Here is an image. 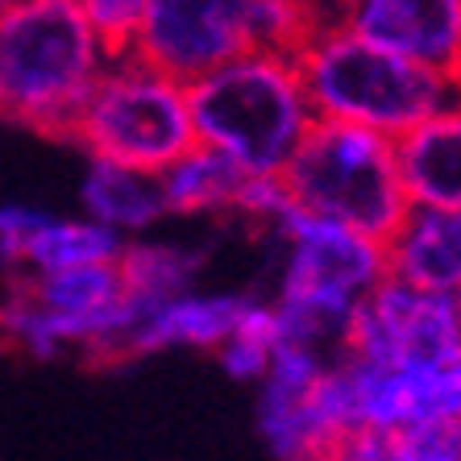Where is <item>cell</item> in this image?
Segmentation results:
<instances>
[{"instance_id":"ac0fdd59","label":"cell","mask_w":461,"mask_h":461,"mask_svg":"<svg viewBox=\"0 0 461 461\" xmlns=\"http://www.w3.org/2000/svg\"><path fill=\"white\" fill-rule=\"evenodd\" d=\"M453 308H457V321H461V287L453 291Z\"/></svg>"},{"instance_id":"d6986e66","label":"cell","mask_w":461,"mask_h":461,"mask_svg":"<svg viewBox=\"0 0 461 461\" xmlns=\"http://www.w3.org/2000/svg\"><path fill=\"white\" fill-rule=\"evenodd\" d=\"M5 5H13V0H0V9H5Z\"/></svg>"},{"instance_id":"6da1fadb","label":"cell","mask_w":461,"mask_h":461,"mask_svg":"<svg viewBox=\"0 0 461 461\" xmlns=\"http://www.w3.org/2000/svg\"><path fill=\"white\" fill-rule=\"evenodd\" d=\"M324 25V0H146L129 54L192 84L241 54L295 59Z\"/></svg>"},{"instance_id":"277c9868","label":"cell","mask_w":461,"mask_h":461,"mask_svg":"<svg viewBox=\"0 0 461 461\" xmlns=\"http://www.w3.org/2000/svg\"><path fill=\"white\" fill-rule=\"evenodd\" d=\"M275 183L291 208L378 241L395 233L411 208L395 167V141L337 117L308 121L303 138L275 171Z\"/></svg>"},{"instance_id":"8992f818","label":"cell","mask_w":461,"mask_h":461,"mask_svg":"<svg viewBox=\"0 0 461 461\" xmlns=\"http://www.w3.org/2000/svg\"><path fill=\"white\" fill-rule=\"evenodd\" d=\"M67 141L84 146L100 162L167 171L200 146L187 113V84L162 76L158 67L133 54H121L87 87L84 104L67 125Z\"/></svg>"},{"instance_id":"5bb4252c","label":"cell","mask_w":461,"mask_h":461,"mask_svg":"<svg viewBox=\"0 0 461 461\" xmlns=\"http://www.w3.org/2000/svg\"><path fill=\"white\" fill-rule=\"evenodd\" d=\"M117 249L121 246L113 237V229L38 221L17 241L5 246V258L9 262H25L33 270H59V267H79V262H104V258H117Z\"/></svg>"},{"instance_id":"ba28073f","label":"cell","mask_w":461,"mask_h":461,"mask_svg":"<svg viewBox=\"0 0 461 461\" xmlns=\"http://www.w3.org/2000/svg\"><path fill=\"white\" fill-rule=\"evenodd\" d=\"M291 237V267L283 283V300H321L354 308L366 291L386 275V246L378 237L321 221L300 208L279 216Z\"/></svg>"},{"instance_id":"9a60e30c","label":"cell","mask_w":461,"mask_h":461,"mask_svg":"<svg viewBox=\"0 0 461 461\" xmlns=\"http://www.w3.org/2000/svg\"><path fill=\"white\" fill-rule=\"evenodd\" d=\"M386 457L408 461H461V416L429 411L386 432Z\"/></svg>"},{"instance_id":"e0dca14e","label":"cell","mask_w":461,"mask_h":461,"mask_svg":"<svg viewBox=\"0 0 461 461\" xmlns=\"http://www.w3.org/2000/svg\"><path fill=\"white\" fill-rule=\"evenodd\" d=\"M429 411H457L461 416V357L445 370L429 375V395H424V416Z\"/></svg>"},{"instance_id":"7a4b0ae2","label":"cell","mask_w":461,"mask_h":461,"mask_svg":"<svg viewBox=\"0 0 461 461\" xmlns=\"http://www.w3.org/2000/svg\"><path fill=\"white\" fill-rule=\"evenodd\" d=\"M104 71V46L76 0L0 9V117L67 141V125Z\"/></svg>"},{"instance_id":"4fadbf2b","label":"cell","mask_w":461,"mask_h":461,"mask_svg":"<svg viewBox=\"0 0 461 461\" xmlns=\"http://www.w3.org/2000/svg\"><path fill=\"white\" fill-rule=\"evenodd\" d=\"M84 200L104 225H146L158 212H171L162 171H133V167H117V162L100 158L84 187Z\"/></svg>"},{"instance_id":"9c48e42d","label":"cell","mask_w":461,"mask_h":461,"mask_svg":"<svg viewBox=\"0 0 461 461\" xmlns=\"http://www.w3.org/2000/svg\"><path fill=\"white\" fill-rule=\"evenodd\" d=\"M329 25L461 76V0H324Z\"/></svg>"},{"instance_id":"30bf717a","label":"cell","mask_w":461,"mask_h":461,"mask_svg":"<svg viewBox=\"0 0 461 461\" xmlns=\"http://www.w3.org/2000/svg\"><path fill=\"white\" fill-rule=\"evenodd\" d=\"M383 246L386 275L449 295L461 287V208L411 204Z\"/></svg>"},{"instance_id":"7c38bea8","label":"cell","mask_w":461,"mask_h":461,"mask_svg":"<svg viewBox=\"0 0 461 461\" xmlns=\"http://www.w3.org/2000/svg\"><path fill=\"white\" fill-rule=\"evenodd\" d=\"M254 175L237 158L212 146H195L192 154H183L162 171V187H167V204L175 212H216V208H241Z\"/></svg>"},{"instance_id":"5b68a950","label":"cell","mask_w":461,"mask_h":461,"mask_svg":"<svg viewBox=\"0 0 461 461\" xmlns=\"http://www.w3.org/2000/svg\"><path fill=\"white\" fill-rule=\"evenodd\" d=\"M195 141L225 150L249 175H275L312 121L295 63L283 54H241L187 84Z\"/></svg>"},{"instance_id":"2e32d148","label":"cell","mask_w":461,"mask_h":461,"mask_svg":"<svg viewBox=\"0 0 461 461\" xmlns=\"http://www.w3.org/2000/svg\"><path fill=\"white\" fill-rule=\"evenodd\" d=\"M76 5L87 22H92V30H96L108 63L129 54V42H133V30H138V17L146 0H76Z\"/></svg>"},{"instance_id":"3957f363","label":"cell","mask_w":461,"mask_h":461,"mask_svg":"<svg viewBox=\"0 0 461 461\" xmlns=\"http://www.w3.org/2000/svg\"><path fill=\"white\" fill-rule=\"evenodd\" d=\"M291 63L312 117L354 121L386 138H399L440 108L461 104V76L383 50L341 25H324Z\"/></svg>"},{"instance_id":"52a82bcc","label":"cell","mask_w":461,"mask_h":461,"mask_svg":"<svg viewBox=\"0 0 461 461\" xmlns=\"http://www.w3.org/2000/svg\"><path fill=\"white\" fill-rule=\"evenodd\" d=\"M345 349L357 362L432 375L461 357V321L449 291L383 275L349 312Z\"/></svg>"},{"instance_id":"8fae6325","label":"cell","mask_w":461,"mask_h":461,"mask_svg":"<svg viewBox=\"0 0 461 461\" xmlns=\"http://www.w3.org/2000/svg\"><path fill=\"white\" fill-rule=\"evenodd\" d=\"M391 141L411 204L461 208V104L440 108Z\"/></svg>"}]
</instances>
